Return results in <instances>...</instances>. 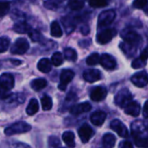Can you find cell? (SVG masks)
Returning a JSON list of instances; mask_svg holds the SVG:
<instances>
[{"label": "cell", "mask_w": 148, "mask_h": 148, "mask_svg": "<svg viewBox=\"0 0 148 148\" xmlns=\"http://www.w3.org/2000/svg\"><path fill=\"white\" fill-rule=\"evenodd\" d=\"M115 16H116L115 11L113 10H108L102 11L98 17V25L100 27L108 26L115 19Z\"/></svg>", "instance_id": "8992f818"}, {"label": "cell", "mask_w": 148, "mask_h": 148, "mask_svg": "<svg viewBox=\"0 0 148 148\" xmlns=\"http://www.w3.org/2000/svg\"><path fill=\"white\" fill-rule=\"evenodd\" d=\"M88 1L90 6L94 8H100L108 5L111 0H88Z\"/></svg>", "instance_id": "d6a6232c"}, {"label": "cell", "mask_w": 148, "mask_h": 148, "mask_svg": "<svg viewBox=\"0 0 148 148\" xmlns=\"http://www.w3.org/2000/svg\"><path fill=\"white\" fill-rule=\"evenodd\" d=\"M147 108V101H146L145 104H144V108H143V115H144L145 118H147L148 116Z\"/></svg>", "instance_id": "ee69618b"}, {"label": "cell", "mask_w": 148, "mask_h": 148, "mask_svg": "<svg viewBox=\"0 0 148 148\" xmlns=\"http://www.w3.org/2000/svg\"><path fill=\"white\" fill-rule=\"evenodd\" d=\"M31 29H32L31 26L29 24H28L25 21L17 22L13 26V30L16 33H19V34L29 33L31 31Z\"/></svg>", "instance_id": "d6986e66"}, {"label": "cell", "mask_w": 148, "mask_h": 148, "mask_svg": "<svg viewBox=\"0 0 148 148\" xmlns=\"http://www.w3.org/2000/svg\"><path fill=\"white\" fill-rule=\"evenodd\" d=\"M124 111L131 116H138L140 113V105L136 101H131L124 108Z\"/></svg>", "instance_id": "e0dca14e"}, {"label": "cell", "mask_w": 148, "mask_h": 148, "mask_svg": "<svg viewBox=\"0 0 148 148\" xmlns=\"http://www.w3.org/2000/svg\"><path fill=\"white\" fill-rule=\"evenodd\" d=\"M15 80L11 74L3 73L0 75V87L4 90H10L14 88Z\"/></svg>", "instance_id": "8fae6325"}, {"label": "cell", "mask_w": 148, "mask_h": 148, "mask_svg": "<svg viewBox=\"0 0 148 148\" xmlns=\"http://www.w3.org/2000/svg\"><path fill=\"white\" fill-rule=\"evenodd\" d=\"M62 23H63V25L65 26V28L67 29V33H70V32H72L75 29V26L73 23V21L72 20L68 19V18H63Z\"/></svg>", "instance_id": "74e56055"}, {"label": "cell", "mask_w": 148, "mask_h": 148, "mask_svg": "<svg viewBox=\"0 0 148 148\" xmlns=\"http://www.w3.org/2000/svg\"><path fill=\"white\" fill-rule=\"evenodd\" d=\"M15 148H30L28 145L24 144V143H18L15 146Z\"/></svg>", "instance_id": "f6af8a7d"}, {"label": "cell", "mask_w": 148, "mask_h": 148, "mask_svg": "<svg viewBox=\"0 0 148 148\" xmlns=\"http://www.w3.org/2000/svg\"><path fill=\"white\" fill-rule=\"evenodd\" d=\"M10 10V3L7 2H0V17L5 16Z\"/></svg>", "instance_id": "f35d334b"}, {"label": "cell", "mask_w": 148, "mask_h": 148, "mask_svg": "<svg viewBox=\"0 0 148 148\" xmlns=\"http://www.w3.org/2000/svg\"><path fill=\"white\" fill-rule=\"evenodd\" d=\"M147 0H134L133 3V6L135 9H143L147 6Z\"/></svg>", "instance_id": "ab89813d"}, {"label": "cell", "mask_w": 148, "mask_h": 148, "mask_svg": "<svg viewBox=\"0 0 148 148\" xmlns=\"http://www.w3.org/2000/svg\"><path fill=\"white\" fill-rule=\"evenodd\" d=\"M78 134H79V137H80L82 142V143H87L93 137L94 131L88 124H84L79 128Z\"/></svg>", "instance_id": "7c38bea8"}, {"label": "cell", "mask_w": 148, "mask_h": 148, "mask_svg": "<svg viewBox=\"0 0 148 148\" xmlns=\"http://www.w3.org/2000/svg\"><path fill=\"white\" fill-rule=\"evenodd\" d=\"M68 5L73 10H79L84 7L85 1L84 0H69Z\"/></svg>", "instance_id": "f1b7e54d"}, {"label": "cell", "mask_w": 148, "mask_h": 148, "mask_svg": "<svg viewBox=\"0 0 148 148\" xmlns=\"http://www.w3.org/2000/svg\"><path fill=\"white\" fill-rule=\"evenodd\" d=\"M9 46H10V39L5 36L0 37V53L5 52L9 49Z\"/></svg>", "instance_id": "e575fe53"}, {"label": "cell", "mask_w": 148, "mask_h": 148, "mask_svg": "<svg viewBox=\"0 0 148 148\" xmlns=\"http://www.w3.org/2000/svg\"><path fill=\"white\" fill-rule=\"evenodd\" d=\"M50 33L55 37H61L62 36V30L57 21L52 22L50 25Z\"/></svg>", "instance_id": "4316f807"}, {"label": "cell", "mask_w": 148, "mask_h": 148, "mask_svg": "<svg viewBox=\"0 0 148 148\" xmlns=\"http://www.w3.org/2000/svg\"><path fill=\"white\" fill-rule=\"evenodd\" d=\"M91 105L88 102H82L70 107L69 112L73 115H79L82 113H87L91 110Z\"/></svg>", "instance_id": "2e32d148"}, {"label": "cell", "mask_w": 148, "mask_h": 148, "mask_svg": "<svg viewBox=\"0 0 148 148\" xmlns=\"http://www.w3.org/2000/svg\"><path fill=\"white\" fill-rule=\"evenodd\" d=\"M120 48L123 51V53L128 57H132L136 54L137 48H135V47H134V46H132L127 42H121L120 44Z\"/></svg>", "instance_id": "7402d4cb"}, {"label": "cell", "mask_w": 148, "mask_h": 148, "mask_svg": "<svg viewBox=\"0 0 148 148\" xmlns=\"http://www.w3.org/2000/svg\"><path fill=\"white\" fill-rule=\"evenodd\" d=\"M62 140L65 142V144L69 148H74L75 147V134L73 132L67 131L63 133L62 134Z\"/></svg>", "instance_id": "603a6c76"}, {"label": "cell", "mask_w": 148, "mask_h": 148, "mask_svg": "<svg viewBox=\"0 0 148 148\" xmlns=\"http://www.w3.org/2000/svg\"><path fill=\"white\" fill-rule=\"evenodd\" d=\"M100 62V55L98 53H93L91 54L86 60V62L89 66H94L98 64Z\"/></svg>", "instance_id": "836d02e7"}, {"label": "cell", "mask_w": 148, "mask_h": 148, "mask_svg": "<svg viewBox=\"0 0 148 148\" xmlns=\"http://www.w3.org/2000/svg\"><path fill=\"white\" fill-rule=\"evenodd\" d=\"M132 134L134 135V143L138 147L147 148V126L142 121H136L131 125Z\"/></svg>", "instance_id": "6da1fadb"}, {"label": "cell", "mask_w": 148, "mask_h": 148, "mask_svg": "<svg viewBox=\"0 0 148 148\" xmlns=\"http://www.w3.org/2000/svg\"><path fill=\"white\" fill-rule=\"evenodd\" d=\"M63 63V56L60 52H55L51 57V64L60 66Z\"/></svg>", "instance_id": "1f68e13d"}, {"label": "cell", "mask_w": 148, "mask_h": 148, "mask_svg": "<svg viewBox=\"0 0 148 148\" xmlns=\"http://www.w3.org/2000/svg\"><path fill=\"white\" fill-rule=\"evenodd\" d=\"M147 65V61L141 59L140 57L136 58L133 62H132V68L137 69H141Z\"/></svg>", "instance_id": "8d00e7d4"}, {"label": "cell", "mask_w": 148, "mask_h": 148, "mask_svg": "<svg viewBox=\"0 0 148 148\" xmlns=\"http://www.w3.org/2000/svg\"><path fill=\"white\" fill-rule=\"evenodd\" d=\"M49 148H63L62 147L60 140L58 138L55 136H51L49 138Z\"/></svg>", "instance_id": "d590c367"}, {"label": "cell", "mask_w": 148, "mask_h": 148, "mask_svg": "<svg viewBox=\"0 0 148 148\" xmlns=\"http://www.w3.org/2000/svg\"><path fill=\"white\" fill-rule=\"evenodd\" d=\"M119 148H134V146L131 142L125 140L121 142V144L119 145Z\"/></svg>", "instance_id": "60d3db41"}, {"label": "cell", "mask_w": 148, "mask_h": 148, "mask_svg": "<svg viewBox=\"0 0 148 148\" xmlns=\"http://www.w3.org/2000/svg\"><path fill=\"white\" fill-rule=\"evenodd\" d=\"M121 38L125 41V42L138 48L141 46L142 44V37L140 35H139L136 31L130 29H125L121 32Z\"/></svg>", "instance_id": "7a4b0ae2"}, {"label": "cell", "mask_w": 148, "mask_h": 148, "mask_svg": "<svg viewBox=\"0 0 148 148\" xmlns=\"http://www.w3.org/2000/svg\"><path fill=\"white\" fill-rule=\"evenodd\" d=\"M81 31H82V34H84V35H88V34L89 33V28H88V25H86V26H82V27L81 28Z\"/></svg>", "instance_id": "7bdbcfd3"}, {"label": "cell", "mask_w": 148, "mask_h": 148, "mask_svg": "<svg viewBox=\"0 0 148 148\" xmlns=\"http://www.w3.org/2000/svg\"><path fill=\"white\" fill-rule=\"evenodd\" d=\"M133 95L127 88H123L117 93L114 97V103L121 108H125L129 102L132 101Z\"/></svg>", "instance_id": "277c9868"}, {"label": "cell", "mask_w": 148, "mask_h": 148, "mask_svg": "<svg viewBox=\"0 0 148 148\" xmlns=\"http://www.w3.org/2000/svg\"><path fill=\"white\" fill-rule=\"evenodd\" d=\"M64 57L69 60V61H71V62H75L76 59H77V53L76 51L72 49V48H66L64 49Z\"/></svg>", "instance_id": "83f0119b"}, {"label": "cell", "mask_w": 148, "mask_h": 148, "mask_svg": "<svg viewBox=\"0 0 148 148\" xmlns=\"http://www.w3.org/2000/svg\"><path fill=\"white\" fill-rule=\"evenodd\" d=\"M147 50H148L147 48H145V49H144V50L142 51L141 55H140V58H141V59H143V60H145V61H147V57H148Z\"/></svg>", "instance_id": "b9f144b4"}, {"label": "cell", "mask_w": 148, "mask_h": 148, "mask_svg": "<svg viewBox=\"0 0 148 148\" xmlns=\"http://www.w3.org/2000/svg\"><path fill=\"white\" fill-rule=\"evenodd\" d=\"M39 110V104L37 100L36 99H31L27 108H26V113L29 115H34L36 113H37Z\"/></svg>", "instance_id": "484cf974"}, {"label": "cell", "mask_w": 148, "mask_h": 148, "mask_svg": "<svg viewBox=\"0 0 148 148\" xmlns=\"http://www.w3.org/2000/svg\"><path fill=\"white\" fill-rule=\"evenodd\" d=\"M30 86L32 88L33 90L35 91H40L42 89H43L46 86H47V81L45 79L42 78H38V79H35L31 82Z\"/></svg>", "instance_id": "cb8c5ba5"}, {"label": "cell", "mask_w": 148, "mask_h": 148, "mask_svg": "<svg viewBox=\"0 0 148 148\" xmlns=\"http://www.w3.org/2000/svg\"><path fill=\"white\" fill-rule=\"evenodd\" d=\"M101 65L108 70H112L114 69L116 67V61L115 59L109 54H103L100 57V62Z\"/></svg>", "instance_id": "4fadbf2b"}, {"label": "cell", "mask_w": 148, "mask_h": 148, "mask_svg": "<svg viewBox=\"0 0 148 148\" xmlns=\"http://www.w3.org/2000/svg\"><path fill=\"white\" fill-rule=\"evenodd\" d=\"M37 69L42 73H49L52 69L51 62L48 58H42L38 62Z\"/></svg>", "instance_id": "ffe728a7"}, {"label": "cell", "mask_w": 148, "mask_h": 148, "mask_svg": "<svg viewBox=\"0 0 148 148\" xmlns=\"http://www.w3.org/2000/svg\"><path fill=\"white\" fill-rule=\"evenodd\" d=\"M83 78L88 82H95L101 78V73L98 69H91L83 72Z\"/></svg>", "instance_id": "9a60e30c"}, {"label": "cell", "mask_w": 148, "mask_h": 148, "mask_svg": "<svg viewBox=\"0 0 148 148\" xmlns=\"http://www.w3.org/2000/svg\"><path fill=\"white\" fill-rule=\"evenodd\" d=\"M41 103H42V109L44 111H49L53 107V102H52V99L49 96V95H44L42 100H41Z\"/></svg>", "instance_id": "4dcf8cb0"}, {"label": "cell", "mask_w": 148, "mask_h": 148, "mask_svg": "<svg viewBox=\"0 0 148 148\" xmlns=\"http://www.w3.org/2000/svg\"><path fill=\"white\" fill-rule=\"evenodd\" d=\"M29 48V42L25 38H18L16 40L10 49V52L15 55H23L28 51Z\"/></svg>", "instance_id": "5b68a950"}, {"label": "cell", "mask_w": 148, "mask_h": 148, "mask_svg": "<svg viewBox=\"0 0 148 148\" xmlns=\"http://www.w3.org/2000/svg\"><path fill=\"white\" fill-rule=\"evenodd\" d=\"M29 34V38L34 42H42L44 41V37L42 36V35L38 31V30H35V29H31V31Z\"/></svg>", "instance_id": "f546056e"}, {"label": "cell", "mask_w": 148, "mask_h": 148, "mask_svg": "<svg viewBox=\"0 0 148 148\" xmlns=\"http://www.w3.org/2000/svg\"><path fill=\"white\" fill-rule=\"evenodd\" d=\"M110 127L115 133H117L120 137L127 138L128 136L127 127L120 120H114V121H112L111 123H110Z\"/></svg>", "instance_id": "9c48e42d"}, {"label": "cell", "mask_w": 148, "mask_h": 148, "mask_svg": "<svg viewBox=\"0 0 148 148\" xmlns=\"http://www.w3.org/2000/svg\"><path fill=\"white\" fill-rule=\"evenodd\" d=\"M30 130H31V126L29 124H28L25 121H17L8 127L4 130V134L8 136H11L14 134L27 133Z\"/></svg>", "instance_id": "3957f363"}, {"label": "cell", "mask_w": 148, "mask_h": 148, "mask_svg": "<svg viewBox=\"0 0 148 148\" xmlns=\"http://www.w3.org/2000/svg\"><path fill=\"white\" fill-rule=\"evenodd\" d=\"M75 76V72L70 69H64L62 71L60 75V83L58 85V88L61 91H65L68 84L73 80Z\"/></svg>", "instance_id": "ba28073f"}, {"label": "cell", "mask_w": 148, "mask_h": 148, "mask_svg": "<svg viewBox=\"0 0 148 148\" xmlns=\"http://www.w3.org/2000/svg\"><path fill=\"white\" fill-rule=\"evenodd\" d=\"M116 138L112 134H106L102 138V146L104 148H114Z\"/></svg>", "instance_id": "44dd1931"}, {"label": "cell", "mask_w": 148, "mask_h": 148, "mask_svg": "<svg viewBox=\"0 0 148 148\" xmlns=\"http://www.w3.org/2000/svg\"><path fill=\"white\" fill-rule=\"evenodd\" d=\"M107 118V114L103 111H95L90 116V121L95 126H101Z\"/></svg>", "instance_id": "ac0fdd59"}, {"label": "cell", "mask_w": 148, "mask_h": 148, "mask_svg": "<svg viewBox=\"0 0 148 148\" xmlns=\"http://www.w3.org/2000/svg\"><path fill=\"white\" fill-rule=\"evenodd\" d=\"M63 2H64V0H46L43 3V5L48 10H56L62 6Z\"/></svg>", "instance_id": "d4e9b609"}, {"label": "cell", "mask_w": 148, "mask_h": 148, "mask_svg": "<svg viewBox=\"0 0 148 148\" xmlns=\"http://www.w3.org/2000/svg\"><path fill=\"white\" fill-rule=\"evenodd\" d=\"M108 95V90L101 86L95 87L90 94V98L94 101H103Z\"/></svg>", "instance_id": "5bb4252c"}, {"label": "cell", "mask_w": 148, "mask_h": 148, "mask_svg": "<svg viewBox=\"0 0 148 148\" xmlns=\"http://www.w3.org/2000/svg\"><path fill=\"white\" fill-rule=\"evenodd\" d=\"M117 34V31L115 29H106L98 33L96 36L97 42L100 44H106L109 42Z\"/></svg>", "instance_id": "52a82bcc"}, {"label": "cell", "mask_w": 148, "mask_h": 148, "mask_svg": "<svg viewBox=\"0 0 148 148\" xmlns=\"http://www.w3.org/2000/svg\"><path fill=\"white\" fill-rule=\"evenodd\" d=\"M131 82L134 85H135L138 88H143L147 86L148 82L147 73V71H140L136 74H134L131 77Z\"/></svg>", "instance_id": "30bf717a"}]
</instances>
